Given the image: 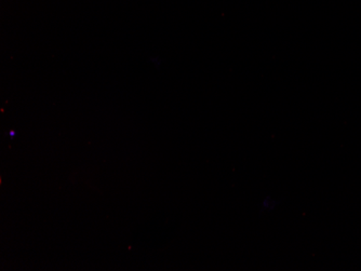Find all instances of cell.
Segmentation results:
<instances>
[{
  "mask_svg": "<svg viewBox=\"0 0 361 271\" xmlns=\"http://www.w3.org/2000/svg\"><path fill=\"white\" fill-rule=\"evenodd\" d=\"M14 135H16V133H14V132H11V133H10V137H14Z\"/></svg>",
  "mask_w": 361,
  "mask_h": 271,
  "instance_id": "2",
  "label": "cell"
},
{
  "mask_svg": "<svg viewBox=\"0 0 361 271\" xmlns=\"http://www.w3.org/2000/svg\"><path fill=\"white\" fill-rule=\"evenodd\" d=\"M262 210L263 211L271 212L277 208V201L271 196H267L263 201H262Z\"/></svg>",
  "mask_w": 361,
  "mask_h": 271,
  "instance_id": "1",
  "label": "cell"
}]
</instances>
